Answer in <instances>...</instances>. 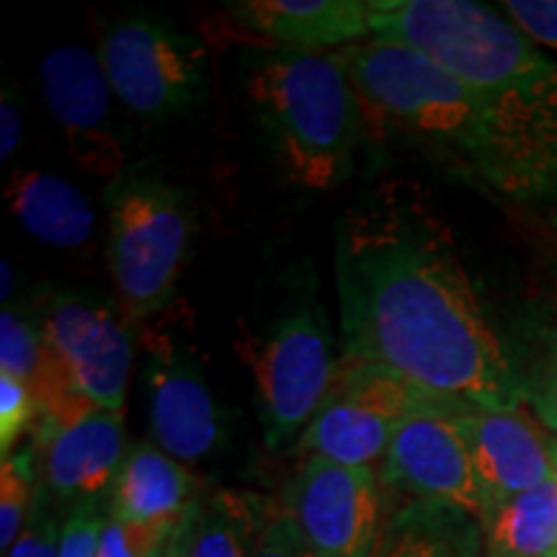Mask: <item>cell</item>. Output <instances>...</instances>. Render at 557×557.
<instances>
[{"mask_svg": "<svg viewBox=\"0 0 557 557\" xmlns=\"http://www.w3.org/2000/svg\"><path fill=\"white\" fill-rule=\"evenodd\" d=\"M344 357L372 361L438 400L524 406V387L447 230L406 199L354 209L338 227Z\"/></svg>", "mask_w": 557, "mask_h": 557, "instance_id": "1", "label": "cell"}, {"mask_svg": "<svg viewBox=\"0 0 557 557\" xmlns=\"http://www.w3.org/2000/svg\"><path fill=\"white\" fill-rule=\"evenodd\" d=\"M338 54L357 86L364 132L408 139L457 176L557 227V83L472 88L408 47L374 39Z\"/></svg>", "mask_w": 557, "mask_h": 557, "instance_id": "2", "label": "cell"}, {"mask_svg": "<svg viewBox=\"0 0 557 557\" xmlns=\"http://www.w3.org/2000/svg\"><path fill=\"white\" fill-rule=\"evenodd\" d=\"M248 101L292 184L329 191L351 178L364 116L338 52L274 50L250 70Z\"/></svg>", "mask_w": 557, "mask_h": 557, "instance_id": "3", "label": "cell"}, {"mask_svg": "<svg viewBox=\"0 0 557 557\" xmlns=\"http://www.w3.org/2000/svg\"><path fill=\"white\" fill-rule=\"evenodd\" d=\"M374 41L408 47L431 65L483 90L557 83V62L493 5L475 0H369Z\"/></svg>", "mask_w": 557, "mask_h": 557, "instance_id": "4", "label": "cell"}, {"mask_svg": "<svg viewBox=\"0 0 557 557\" xmlns=\"http://www.w3.org/2000/svg\"><path fill=\"white\" fill-rule=\"evenodd\" d=\"M107 263L129 325L173 308L189 261L197 212L189 194L150 173H122L107 189Z\"/></svg>", "mask_w": 557, "mask_h": 557, "instance_id": "5", "label": "cell"}, {"mask_svg": "<svg viewBox=\"0 0 557 557\" xmlns=\"http://www.w3.org/2000/svg\"><path fill=\"white\" fill-rule=\"evenodd\" d=\"M39 329L45 361L32 385L39 410L78 393L124 413L135 346L122 312L78 292H58L45 302Z\"/></svg>", "mask_w": 557, "mask_h": 557, "instance_id": "6", "label": "cell"}, {"mask_svg": "<svg viewBox=\"0 0 557 557\" xmlns=\"http://www.w3.org/2000/svg\"><path fill=\"white\" fill-rule=\"evenodd\" d=\"M256 389V413L269 449L305 434L336 380L338 361L323 308L297 305L267 336L243 348Z\"/></svg>", "mask_w": 557, "mask_h": 557, "instance_id": "7", "label": "cell"}, {"mask_svg": "<svg viewBox=\"0 0 557 557\" xmlns=\"http://www.w3.org/2000/svg\"><path fill=\"white\" fill-rule=\"evenodd\" d=\"M99 60L124 109L163 122L205 99L209 62L205 41L152 16H127L103 32Z\"/></svg>", "mask_w": 557, "mask_h": 557, "instance_id": "8", "label": "cell"}, {"mask_svg": "<svg viewBox=\"0 0 557 557\" xmlns=\"http://www.w3.org/2000/svg\"><path fill=\"white\" fill-rule=\"evenodd\" d=\"M438 398L372 361L341 357L336 380L318 413L299 436L305 457H323L348 468H374L385 459L400 423Z\"/></svg>", "mask_w": 557, "mask_h": 557, "instance_id": "9", "label": "cell"}, {"mask_svg": "<svg viewBox=\"0 0 557 557\" xmlns=\"http://www.w3.org/2000/svg\"><path fill=\"white\" fill-rule=\"evenodd\" d=\"M455 408L459 403L438 400L406 418L382 459L380 483L408 500H442L462 508L487 529L493 506L455 423Z\"/></svg>", "mask_w": 557, "mask_h": 557, "instance_id": "10", "label": "cell"}, {"mask_svg": "<svg viewBox=\"0 0 557 557\" xmlns=\"http://www.w3.org/2000/svg\"><path fill=\"white\" fill-rule=\"evenodd\" d=\"M41 485L60 500H99L114 485L127 431L122 410L67 393L47 403L37 421Z\"/></svg>", "mask_w": 557, "mask_h": 557, "instance_id": "11", "label": "cell"}, {"mask_svg": "<svg viewBox=\"0 0 557 557\" xmlns=\"http://www.w3.org/2000/svg\"><path fill=\"white\" fill-rule=\"evenodd\" d=\"M282 506L315 557H372L385 521L380 472L323 457H305L284 487Z\"/></svg>", "mask_w": 557, "mask_h": 557, "instance_id": "12", "label": "cell"}, {"mask_svg": "<svg viewBox=\"0 0 557 557\" xmlns=\"http://www.w3.org/2000/svg\"><path fill=\"white\" fill-rule=\"evenodd\" d=\"M145 346L152 444L184 465L201 462L225 442V421L207 385L201 361L178 329H148Z\"/></svg>", "mask_w": 557, "mask_h": 557, "instance_id": "13", "label": "cell"}, {"mask_svg": "<svg viewBox=\"0 0 557 557\" xmlns=\"http://www.w3.org/2000/svg\"><path fill=\"white\" fill-rule=\"evenodd\" d=\"M39 83L75 165L99 178L122 176L127 150L99 52L81 45L54 47L41 60Z\"/></svg>", "mask_w": 557, "mask_h": 557, "instance_id": "14", "label": "cell"}, {"mask_svg": "<svg viewBox=\"0 0 557 557\" xmlns=\"http://www.w3.org/2000/svg\"><path fill=\"white\" fill-rule=\"evenodd\" d=\"M455 423L491 498L493 517L506 500L557 475V436L527 406H459Z\"/></svg>", "mask_w": 557, "mask_h": 557, "instance_id": "15", "label": "cell"}, {"mask_svg": "<svg viewBox=\"0 0 557 557\" xmlns=\"http://www.w3.org/2000/svg\"><path fill=\"white\" fill-rule=\"evenodd\" d=\"M227 16L278 52H341L372 37L369 0H238Z\"/></svg>", "mask_w": 557, "mask_h": 557, "instance_id": "16", "label": "cell"}, {"mask_svg": "<svg viewBox=\"0 0 557 557\" xmlns=\"http://www.w3.org/2000/svg\"><path fill=\"white\" fill-rule=\"evenodd\" d=\"M201 500L199 478L158 444L143 442L127 449L114 485L109 517L132 527L176 529Z\"/></svg>", "mask_w": 557, "mask_h": 557, "instance_id": "17", "label": "cell"}, {"mask_svg": "<svg viewBox=\"0 0 557 557\" xmlns=\"http://www.w3.org/2000/svg\"><path fill=\"white\" fill-rule=\"evenodd\" d=\"M485 529L442 500H406L382 521L372 557H483Z\"/></svg>", "mask_w": 557, "mask_h": 557, "instance_id": "18", "label": "cell"}, {"mask_svg": "<svg viewBox=\"0 0 557 557\" xmlns=\"http://www.w3.org/2000/svg\"><path fill=\"white\" fill-rule=\"evenodd\" d=\"M5 201L18 225L52 248H81L94 233V209L78 186L58 173L16 169L5 184Z\"/></svg>", "mask_w": 557, "mask_h": 557, "instance_id": "19", "label": "cell"}, {"mask_svg": "<svg viewBox=\"0 0 557 557\" xmlns=\"http://www.w3.org/2000/svg\"><path fill=\"white\" fill-rule=\"evenodd\" d=\"M269 517L267 500L256 493L209 491L197 506L189 557H253Z\"/></svg>", "mask_w": 557, "mask_h": 557, "instance_id": "20", "label": "cell"}, {"mask_svg": "<svg viewBox=\"0 0 557 557\" xmlns=\"http://www.w3.org/2000/svg\"><path fill=\"white\" fill-rule=\"evenodd\" d=\"M557 555V475L506 500L485 529L483 557Z\"/></svg>", "mask_w": 557, "mask_h": 557, "instance_id": "21", "label": "cell"}, {"mask_svg": "<svg viewBox=\"0 0 557 557\" xmlns=\"http://www.w3.org/2000/svg\"><path fill=\"white\" fill-rule=\"evenodd\" d=\"M39 480L34 472L32 449L13 451L0 465V547L9 549L24 532L37 498Z\"/></svg>", "mask_w": 557, "mask_h": 557, "instance_id": "22", "label": "cell"}, {"mask_svg": "<svg viewBox=\"0 0 557 557\" xmlns=\"http://www.w3.org/2000/svg\"><path fill=\"white\" fill-rule=\"evenodd\" d=\"M41 361H45V338H41L39 320L32 323L16 310H3L0 318V374H11L34 385L39 377Z\"/></svg>", "mask_w": 557, "mask_h": 557, "instance_id": "23", "label": "cell"}, {"mask_svg": "<svg viewBox=\"0 0 557 557\" xmlns=\"http://www.w3.org/2000/svg\"><path fill=\"white\" fill-rule=\"evenodd\" d=\"M39 421V403L32 387L24 382L0 374V451L3 457L13 455L18 438Z\"/></svg>", "mask_w": 557, "mask_h": 557, "instance_id": "24", "label": "cell"}, {"mask_svg": "<svg viewBox=\"0 0 557 557\" xmlns=\"http://www.w3.org/2000/svg\"><path fill=\"white\" fill-rule=\"evenodd\" d=\"M62 521L58 508L52 506V496L39 480L37 498H34L32 517L26 521L24 532L11 547V557H58Z\"/></svg>", "mask_w": 557, "mask_h": 557, "instance_id": "25", "label": "cell"}, {"mask_svg": "<svg viewBox=\"0 0 557 557\" xmlns=\"http://www.w3.org/2000/svg\"><path fill=\"white\" fill-rule=\"evenodd\" d=\"M176 529L132 527L107 519L99 545V557H163Z\"/></svg>", "mask_w": 557, "mask_h": 557, "instance_id": "26", "label": "cell"}, {"mask_svg": "<svg viewBox=\"0 0 557 557\" xmlns=\"http://www.w3.org/2000/svg\"><path fill=\"white\" fill-rule=\"evenodd\" d=\"M107 513L99 500H81L62 519L58 557H99Z\"/></svg>", "mask_w": 557, "mask_h": 557, "instance_id": "27", "label": "cell"}, {"mask_svg": "<svg viewBox=\"0 0 557 557\" xmlns=\"http://www.w3.org/2000/svg\"><path fill=\"white\" fill-rule=\"evenodd\" d=\"M521 387H524V403L532 408V413L540 418L542 426L557 436V338L532 369V374L521 382Z\"/></svg>", "mask_w": 557, "mask_h": 557, "instance_id": "28", "label": "cell"}, {"mask_svg": "<svg viewBox=\"0 0 557 557\" xmlns=\"http://www.w3.org/2000/svg\"><path fill=\"white\" fill-rule=\"evenodd\" d=\"M500 11L542 50L557 52V0H506Z\"/></svg>", "mask_w": 557, "mask_h": 557, "instance_id": "29", "label": "cell"}, {"mask_svg": "<svg viewBox=\"0 0 557 557\" xmlns=\"http://www.w3.org/2000/svg\"><path fill=\"white\" fill-rule=\"evenodd\" d=\"M253 557H315V553L305 540L302 529L297 527L295 517L282 506L278 511H271L263 524Z\"/></svg>", "mask_w": 557, "mask_h": 557, "instance_id": "30", "label": "cell"}, {"mask_svg": "<svg viewBox=\"0 0 557 557\" xmlns=\"http://www.w3.org/2000/svg\"><path fill=\"white\" fill-rule=\"evenodd\" d=\"M24 137V109H21L16 90L5 86L0 96V160H9L18 150Z\"/></svg>", "mask_w": 557, "mask_h": 557, "instance_id": "31", "label": "cell"}, {"mask_svg": "<svg viewBox=\"0 0 557 557\" xmlns=\"http://www.w3.org/2000/svg\"><path fill=\"white\" fill-rule=\"evenodd\" d=\"M197 506H194L191 511L184 517V521L176 527V532H173V537L169 542V547H165L163 557H189L191 537H194V519H197Z\"/></svg>", "mask_w": 557, "mask_h": 557, "instance_id": "32", "label": "cell"}, {"mask_svg": "<svg viewBox=\"0 0 557 557\" xmlns=\"http://www.w3.org/2000/svg\"><path fill=\"white\" fill-rule=\"evenodd\" d=\"M0 271H3V302H9L13 284H16V274H13V267L9 259H3V263H0Z\"/></svg>", "mask_w": 557, "mask_h": 557, "instance_id": "33", "label": "cell"}, {"mask_svg": "<svg viewBox=\"0 0 557 557\" xmlns=\"http://www.w3.org/2000/svg\"><path fill=\"white\" fill-rule=\"evenodd\" d=\"M555 557H557V555H555Z\"/></svg>", "mask_w": 557, "mask_h": 557, "instance_id": "34", "label": "cell"}]
</instances>
